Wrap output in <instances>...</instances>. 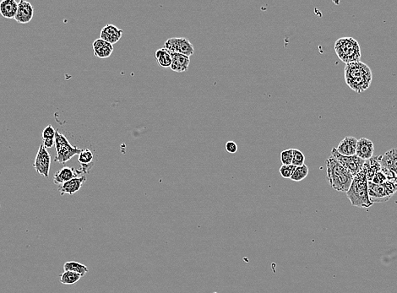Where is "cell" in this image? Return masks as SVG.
<instances>
[{"mask_svg": "<svg viewBox=\"0 0 397 293\" xmlns=\"http://www.w3.org/2000/svg\"><path fill=\"white\" fill-rule=\"evenodd\" d=\"M304 162H305L304 154L298 149H294V157H292L291 165H294L295 167H300L304 165Z\"/></svg>", "mask_w": 397, "mask_h": 293, "instance_id": "484cf974", "label": "cell"}, {"mask_svg": "<svg viewBox=\"0 0 397 293\" xmlns=\"http://www.w3.org/2000/svg\"><path fill=\"white\" fill-rule=\"evenodd\" d=\"M331 157L337 161L342 167H345L353 177L356 176L365 166V160L361 159L357 155L345 157L337 152L336 148L332 150Z\"/></svg>", "mask_w": 397, "mask_h": 293, "instance_id": "5b68a950", "label": "cell"}, {"mask_svg": "<svg viewBox=\"0 0 397 293\" xmlns=\"http://www.w3.org/2000/svg\"><path fill=\"white\" fill-rule=\"evenodd\" d=\"M50 166H51V156L43 145H41L38 154L34 160L33 167L40 175L48 178Z\"/></svg>", "mask_w": 397, "mask_h": 293, "instance_id": "52a82bcc", "label": "cell"}, {"mask_svg": "<svg viewBox=\"0 0 397 293\" xmlns=\"http://www.w3.org/2000/svg\"><path fill=\"white\" fill-rule=\"evenodd\" d=\"M225 150H227L228 153L234 154V153L237 152V150H238V146H237V144H236V142H234V141H228V142H226L225 144Z\"/></svg>", "mask_w": 397, "mask_h": 293, "instance_id": "4dcf8cb0", "label": "cell"}, {"mask_svg": "<svg viewBox=\"0 0 397 293\" xmlns=\"http://www.w3.org/2000/svg\"><path fill=\"white\" fill-rule=\"evenodd\" d=\"M43 146H44L46 149H49V148H52L53 146L55 145V142H54V139H47V140H44L43 141Z\"/></svg>", "mask_w": 397, "mask_h": 293, "instance_id": "1f68e13d", "label": "cell"}, {"mask_svg": "<svg viewBox=\"0 0 397 293\" xmlns=\"http://www.w3.org/2000/svg\"><path fill=\"white\" fill-rule=\"evenodd\" d=\"M55 134H56V130L54 129V127L52 125H48L43 131V141L47 139H55Z\"/></svg>", "mask_w": 397, "mask_h": 293, "instance_id": "f546056e", "label": "cell"}, {"mask_svg": "<svg viewBox=\"0 0 397 293\" xmlns=\"http://www.w3.org/2000/svg\"><path fill=\"white\" fill-rule=\"evenodd\" d=\"M369 195L370 201L374 203H384L391 198V195L388 193L386 188L382 185H377L372 182H368Z\"/></svg>", "mask_w": 397, "mask_h": 293, "instance_id": "9c48e42d", "label": "cell"}, {"mask_svg": "<svg viewBox=\"0 0 397 293\" xmlns=\"http://www.w3.org/2000/svg\"><path fill=\"white\" fill-rule=\"evenodd\" d=\"M93 158H94V156H93L92 150H90L89 149L81 150V152L79 154V157H78V161L82 167L81 171L85 173V174L89 173L90 169L92 168V166H93V163H92Z\"/></svg>", "mask_w": 397, "mask_h": 293, "instance_id": "44dd1931", "label": "cell"}, {"mask_svg": "<svg viewBox=\"0 0 397 293\" xmlns=\"http://www.w3.org/2000/svg\"><path fill=\"white\" fill-rule=\"evenodd\" d=\"M335 51L339 59L344 63L360 61L361 47L357 40L353 38H341L335 43Z\"/></svg>", "mask_w": 397, "mask_h": 293, "instance_id": "3957f363", "label": "cell"}, {"mask_svg": "<svg viewBox=\"0 0 397 293\" xmlns=\"http://www.w3.org/2000/svg\"><path fill=\"white\" fill-rule=\"evenodd\" d=\"M386 181H387V178H386V175L381 171H378V173H377V174L374 175L371 182L372 183H374V184H377V185H382L383 183H386Z\"/></svg>", "mask_w": 397, "mask_h": 293, "instance_id": "f1b7e54d", "label": "cell"}, {"mask_svg": "<svg viewBox=\"0 0 397 293\" xmlns=\"http://www.w3.org/2000/svg\"><path fill=\"white\" fill-rule=\"evenodd\" d=\"M18 10V3L15 0H3L0 2V14L6 19H14Z\"/></svg>", "mask_w": 397, "mask_h": 293, "instance_id": "d6986e66", "label": "cell"}, {"mask_svg": "<svg viewBox=\"0 0 397 293\" xmlns=\"http://www.w3.org/2000/svg\"><path fill=\"white\" fill-rule=\"evenodd\" d=\"M80 274L72 271H64L60 274V282L64 285H74L80 281L81 278Z\"/></svg>", "mask_w": 397, "mask_h": 293, "instance_id": "cb8c5ba5", "label": "cell"}, {"mask_svg": "<svg viewBox=\"0 0 397 293\" xmlns=\"http://www.w3.org/2000/svg\"><path fill=\"white\" fill-rule=\"evenodd\" d=\"M347 196L353 206L369 209L374 204L369 199L367 169L365 166L353 178L350 188L347 192Z\"/></svg>", "mask_w": 397, "mask_h": 293, "instance_id": "6da1fadb", "label": "cell"}, {"mask_svg": "<svg viewBox=\"0 0 397 293\" xmlns=\"http://www.w3.org/2000/svg\"><path fill=\"white\" fill-rule=\"evenodd\" d=\"M172 55V64L170 68L178 73L186 72L188 70L191 63V58L183 54H171Z\"/></svg>", "mask_w": 397, "mask_h": 293, "instance_id": "e0dca14e", "label": "cell"}, {"mask_svg": "<svg viewBox=\"0 0 397 293\" xmlns=\"http://www.w3.org/2000/svg\"><path fill=\"white\" fill-rule=\"evenodd\" d=\"M81 171H78L74 167H64L54 174V183L59 186L73 178L80 177Z\"/></svg>", "mask_w": 397, "mask_h": 293, "instance_id": "5bb4252c", "label": "cell"}, {"mask_svg": "<svg viewBox=\"0 0 397 293\" xmlns=\"http://www.w3.org/2000/svg\"><path fill=\"white\" fill-rule=\"evenodd\" d=\"M123 33H124L123 30H120L114 25L109 24L101 29V34H100L101 38H100L102 40L106 41L108 43L113 45L117 43L121 39Z\"/></svg>", "mask_w": 397, "mask_h": 293, "instance_id": "4fadbf2b", "label": "cell"}, {"mask_svg": "<svg viewBox=\"0 0 397 293\" xmlns=\"http://www.w3.org/2000/svg\"><path fill=\"white\" fill-rule=\"evenodd\" d=\"M374 146L373 141L369 139L361 138L357 140L356 155L361 159L369 160L374 154Z\"/></svg>", "mask_w": 397, "mask_h": 293, "instance_id": "7c38bea8", "label": "cell"}, {"mask_svg": "<svg viewBox=\"0 0 397 293\" xmlns=\"http://www.w3.org/2000/svg\"><path fill=\"white\" fill-rule=\"evenodd\" d=\"M54 142L57 152V157L54 161L61 164H65V162H68L71 158L81 152V150L79 148L71 146L68 139L58 130H56Z\"/></svg>", "mask_w": 397, "mask_h": 293, "instance_id": "277c9868", "label": "cell"}, {"mask_svg": "<svg viewBox=\"0 0 397 293\" xmlns=\"http://www.w3.org/2000/svg\"><path fill=\"white\" fill-rule=\"evenodd\" d=\"M85 181H87V177L84 175L77 177L58 186V190L61 196L64 195H73L81 188Z\"/></svg>", "mask_w": 397, "mask_h": 293, "instance_id": "30bf717a", "label": "cell"}, {"mask_svg": "<svg viewBox=\"0 0 397 293\" xmlns=\"http://www.w3.org/2000/svg\"><path fill=\"white\" fill-rule=\"evenodd\" d=\"M64 271H72V272L77 273L80 274L81 277H85L87 273L89 271L88 268L83 264L75 261H68L64 265Z\"/></svg>", "mask_w": 397, "mask_h": 293, "instance_id": "603a6c76", "label": "cell"}, {"mask_svg": "<svg viewBox=\"0 0 397 293\" xmlns=\"http://www.w3.org/2000/svg\"><path fill=\"white\" fill-rule=\"evenodd\" d=\"M92 47H93L95 56L100 59L109 58L113 52V45L108 43L101 38L94 41Z\"/></svg>", "mask_w": 397, "mask_h": 293, "instance_id": "2e32d148", "label": "cell"}, {"mask_svg": "<svg viewBox=\"0 0 397 293\" xmlns=\"http://www.w3.org/2000/svg\"><path fill=\"white\" fill-rule=\"evenodd\" d=\"M156 59L158 64L163 68H170L172 64V55L164 47L157 50L155 54Z\"/></svg>", "mask_w": 397, "mask_h": 293, "instance_id": "7402d4cb", "label": "cell"}, {"mask_svg": "<svg viewBox=\"0 0 397 293\" xmlns=\"http://www.w3.org/2000/svg\"><path fill=\"white\" fill-rule=\"evenodd\" d=\"M165 49L170 54H180L185 56L191 57L195 54L194 45L191 41L184 38H172L165 42Z\"/></svg>", "mask_w": 397, "mask_h": 293, "instance_id": "8992f818", "label": "cell"}, {"mask_svg": "<svg viewBox=\"0 0 397 293\" xmlns=\"http://www.w3.org/2000/svg\"><path fill=\"white\" fill-rule=\"evenodd\" d=\"M381 156L372 157L370 159L365 161V167L367 169V180L368 182H371L374 175L378 171H381Z\"/></svg>", "mask_w": 397, "mask_h": 293, "instance_id": "ffe728a7", "label": "cell"}, {"mask_svg": "<svg viewBox=\"0 0 397 293\" xmlns=\"http://www.w3.org/2000/svg\"><path fill=\"white\" fill-rule=\"evenodd\" d=\"M326 169L331 187L338 192H348L354 177L332 157L326 160Z\"/></svg>", "mask_w": 397, "mask_h": 293, "instance_id": "7a4b0ae2", "label": "cell"}, {"mask_svg": "<svg viewBox=\"0 0 397 293\" xmlns=\"http://www.w3.org/2000/svg\"><path fill=\"white\" fill-rule=\"evenodd\" d=\"M372 81V74L367 75L363 77L357 78L354 80H349L347 82L348 87L351 89L357 92V93H362L369 88Z\"/></svg>", "mask_w": 397, "mask_h": 293, "instance_id": "ac0fdd59", "label": "cell"}, {"mask_svg": "<svg viewBox=\"0 0 397 293\" xmlns=\"http://www.w3.org/2000/svg\"><path fill=\"white\" fill-rule=\"evenodd\" d=\"M370 74H372L371 70L369 66L363 62L348 63L346 65L345 68L346 82L357 78L363 77L367 75H370Z\"/></svg>", "mask_w": 397, "mask_h": 293, "instance_id": "ba28073f", "label": "cell"}, {"mask_svg": "<svg viewBox=\"0 0 397 293\" xmlns=\"http://www.w3.org/2000/svg\"><path fill=\"white\" fill-rule=\"evenodd\" d=\"M357 140L353 136H348L343 139L336 148L337 152L345 157H352L356 155Z\"/></svg>", "mask_w": 397, "mask_h": 293, "instance_id": "9a60e30c", "label": "cell"}, {"mask_svg": "<svg viewBox=\"0 0 397 293\" xmlns=\"http://www.w3.org/2000/svg\"><path fill=\"white\" fill-rule=\"evenodd\" d=\"M308 167L306 166L305 164L300 167H297L296 169L294 170V174L291 175V180L294 181V182H301L306 177L308 176Z\"/></svg>", "mask_w": 397, "mask_h": 293, "instance_id": "d4e9b609", "label": "cell"}, {"mask_svg": "<svg viewBox=\"0 0 397 293\" xmlns=\"http://www.w3.org/2000/svg\"><path fill=\"white\" fill-rule=\"evenodd\" d=\"M296 167L294 165H282V167H280V174L282 178H291Z\"/></svg>", "mask_w": 397, "mask_h": 293, "instance_id": "83f0119b", "label": "cell"}, {"mask_svg": "<svg viewBox=\"0 0 397 293\" xmlns=\"http://www.w3.org/2000/svg\"><path fill=\"white\" fill-rule=\"evenodd\" d=\"M294 157V149H287L280 153V161L282 165H291Z\"/></svg>", "mask_w": 397, "mask_h": 293, "instance_id": "4316f807", "label": "cell"}, {"mask_svg": "<svg viewBox=\"0 0 397 293\" xmlns=\"http://www.w3.org/2000/svg\"><path fill=\"white\" fill-rule=\"evenodd\" d=\"M34 16V8L27 1L21 0L18 3V10L14 20L21 24H27L32 20Z\"/></svg>", "mask_w": 397, "mask_h": 293, "instance_id": "8fae6325", "label": "cell"}]
</instances>
